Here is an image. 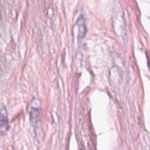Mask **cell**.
Instances as JSON below:
<instances>
[{"label":"cell","mask_w":150,"mask_h":150,"mask_svg":"<svg viewBox=\"0 0 150 150\" xmlns=\"http://www.w3.org/2000/svg\"><path fill=\"white\" fill-rule=\"evenodd\" d=\"M1 11H0V21H1Z\"/></svg>","instance_id":"3957f363"},{"label":"cell","mask_w":150,"mask_h":150,"mask_svg":"<svg viewBox=\"0 0 150 150\" xmlns=\"http://www.w3.org/2000/svg\"><path fill=\"white\" fill-rule=\"evenodd\" d=\"M76 24L78 26L79 38V39H83L86 35V24L84 16H81L78 19Z\"/></svg>","instance_id":"7a4b0ae2"},{"label":"cell","mask_w":150,"mask_h":150,"mask_svg":"<svg viewBox=\"0 0 150 150\" xmlns=\"http://www.w3.org/2000/svg\"><path fill=\"white\" fill-rule=\"evenodd\" d=\"M9 130L8 115L5 108L0 109V133L4 135Z\"/></svg>","instance_id":"6da1fadb"}]
</instances>
